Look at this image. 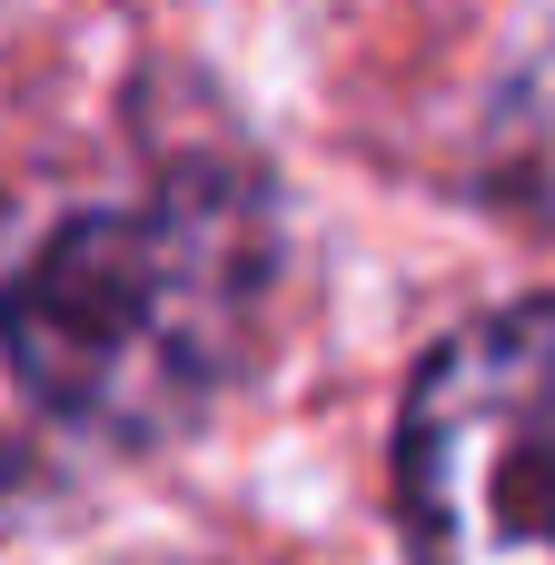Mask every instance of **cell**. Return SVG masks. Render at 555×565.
Listing matches in <instances>:
<instances>
[{
    "mask_svg": "<svg viewBox=\"0 0 555 565\" xmlns=\"http://www.w3.org/2000/svg\"><path fill=\"white\" fill-rule=\"evenodd\" d=\"M268 298V218L238 179H159L149 199L60 218L0 288L10 377L119 447L179 437L248 358Z\"/></svg>",
    "mask_w": 555,
    "mask_h": 565,
    "instance_id": "1",
    "label": "cell"
},
{
    "mask_svg": "<svg viewBox=\"0 0 555 565\" xmlns=\"http://www.w3.org/2000/svg\"><path fill=\"white\" fill-rule=\"evenodd\" d=\"M417 565H555V298L457 328L397 417Z\"/></svg>",
    "mask_w": 555,
    "mask_h": 565,
    "instance_id": "2",
    "label": "cell"
},
{
    "mask_svg": "<svg viewBox=\"0 0 555 565\" xmlns=\"http://www.w3.org/2000/svg\"><path fill=\"white\" fill-rule=\"evenodd\" d=\"M487 189L555 218V50H536L516 70V89H506V109L487 129Z\"/></svg>",
    "mask_w": 555,
    "mask_h": 565,
    "instance_id": "3",
    "label": "cell"
}]
</instances>
